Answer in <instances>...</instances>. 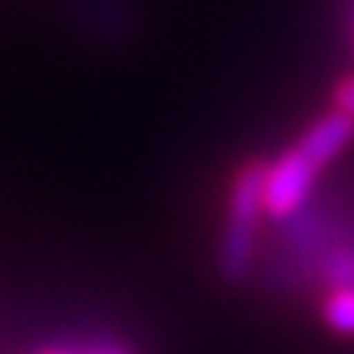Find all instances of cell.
Listing matches in <instances>:
<instances>
[{
    "label": "cell",
    "mask_w": 354,
    "mask_h": 354,
    "mask_svg": "<svg viewBox=\"0 0 354 354\" xmlns=\"http://www.w3.org/2000/svg\"><path fill=\"white\" fill-rule=\"evenodd\" d=\"M265 162L268 158H248L241 162L227 189L224 224L217 241V272L224 282H248L254 279L261 244H265Z\"/></svg>",
    "instance_id": "1"
},
{
    "label": "cell",
    "mask_w": 354,
    "mask_h": 354,
    "mask_svg": "<svg viewBox=\"0 0 354 354\" xmlns=\"http://www.w3.org/2000/svg\"><path fill=\"white\" fill-rule=\"evenodd\" d=\"M320 176H324V169L313 165L296 145L272 155L265 162V214H268V221L282 224L292 214H299L317 196Z\"/></svg>",
    "instance_id": "2"
},
{
    "label": "cell",
    "mask_w": 354,
    "mask_h": 354,
    "mask_svg": "<svg viewBox=\"0 0 354 354\" xmlns=\"http://www.w3.org/2000/svg\"><path fill=\"white\" fill-rule=\"evenodd\" d=\"M351 141H354V118L344 114V111H337V107H330V111H324L320 118H313L303 127V134L296 138V148L313 165L327 169L337 155L348 151Z\"/></svg>",
    "instance_id": "3"
},
{
    "label": "cell",
    "mask_w": 354,
    "mask_h": 354,
    "mask_svg": "<svg viewBox=\"0 0 354 354\" xmlns=\"http://www.w3.org/2000/svg\"><path fill=\"white\" fill-rule=\"evenodd\" d=\"M320 320L330 334L354 337V289H327L320 292Z\"/></svg>",
    "instance_id": "4"
},
{
    "label": "cell",
    "mask_w": 354,
    "mask_h": 354,
    "mask_svg": "<svg viewBox=\"0 0 354 354\" xmlns=\"http://www.w3.org/2000/svg\"><path fill=\"white\" fill-rule=\"evenodd\" d=\"M334 107H337V111H344V114H351V118H354V76H348V80H341V83L334 86Z\"/></svg>",
    "instance_id": "5"
},
{
    "label": "cell",
    "mask_w": 354,
    "mask_h": 354,
    "mask_svg": "<svg viewBox=\"0 0 354 354\" xmlns=\"http://www.w3.org/2000/svg\"><path fill=\"white\" fill-rule=\"evenodd\" d=\"M351 41H354V24H351Z\"/></svg>",
    "instance_id": "6"
},
{
    "label": "cell",
    "mask_w": 354,
    "mask_h": 354,
    "mask_svg": "<svg viewBox=\"0 0 354 354\" xmlns=\"http://www.w3.org/2000/svg\"><path fill=\"white\" fill-rule=\"evenodd\" d=\"M73 354H80V351H73Z\"/></svg>",
    "instance_id": "7"
}]
</instances>
